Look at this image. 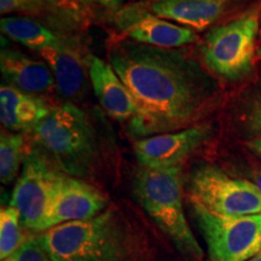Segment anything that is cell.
<instances>
[{"label": "cell", "instance_id": "6da1fadb", "mask_svg": "<svg viewBox=\"0 0 261 261\" xmlns=\"http://www.w3.org/2000/svg\"><path fill=\"white\" fill-rule=\"evenodd\" d=\"M108 58L135 100L133 138L194 126L213 98V81L187 51L121 39L110 45Z\"/></svg>", "mask_w": 261, "mask_h": 261}, {"label": "cell", "instance_id": "7a4b0ae2", "mask_svg": "<svg viewBox=\"0 0 261 261\" xmlns=\"http://www.w3.org/2000/svg\"><path fill=\"white\" fill-rule=\"evenodd\" d=\"M51 261H148L150 242L120 212L108 208L38 234Z\"/></svg>", "mask_w": 261, "mask_h": 261}, {"label": "cell", "instance_id": "3957f363", "mask_svg": "<svg viewBox=\"0 0 261 261\" xmlns=\"http://www.w3.org/2000/svg\"><path fill=\"white\" fill-rule=\"evenodd\" d=\"M133 194L182 255L192 260L203 257L185 215L181 166L156 169L140 166L133 179Z\"/></svg>", "mask_w": 261, "mask_h": 261}, {"label": "cell", "instance_id": "277c9868", "mask_svg": "<svg viewBox=\"0 0 261 261\" xmlns=\"http://www.w3.org/2000/svg\"><path fill=\"white\" fill-rule=\"evenodd\" d=\"M33 133L62 172L80 179L91 175L99 151L92 122L80 108L73 104L52 108Z\"/></svg>", "mask_w": 261, "mask_h": 261}, {"label": "cell", "instance_id": "5b68a950", "mask_svg": "<svg viewBox=\"0 0 261 261\" xmlns=\"http://www.w3.org/2000/svg\"><path fill=\"white\" fill-rule=\"evenodd\" d=\"M257 32L259 16L255 10L212 28L200 44L204 65L225 80L246 77L253 69Z\"/></svg>", "mask_w": 261, "mask_h": 261}, {"label": "cell", "instance_id": "8992f818", "mask_svg": "<svg viewBox=\"0 0 261 261\" xmlns=\"http://www.w3.org/2000/svg\"><path fill=\"white\" fill-rule=\"evenodd\" d=\"M212 261H248L261 250V214L230 217L192 203Z\"/></svg>", "mask_w": 261, "mask_h": 261}, {"label": "cell", "instance_id": "52a82bcc", "mask_svg": "<svg viewBox=\"0 0 261 261\" xmlns=\"http://www.w3.org/2000/svg\"><path fill=\"white\" fill-rule=\"evenodd\" d=\"M190 201L212 213L230 217L261 214V191L255 184L232 178L220 168L202 165L190 177Z\"/></svg>", "mask_w": 261, "mask_h": 261}, {"label": "cell", "instance_id": "ba28073f", "mask_svg": "<svg viewBox=\"0 0 261 261\" xmlns=\"http://www.w3.org/2000/svg\"><path fill=\"white\" fill-rule=\"evenodd\" d=\"M61 172L41 148L29 150L10 203L18 211L27 230L41 233Z\"/></svg>", "mask_w": 261, "mask_h": 261}, {"label": "cell", "instance_id": "9c48e42d", "mask_svg": "<svg viewBox=\"0 0 261 261\" xmlns=\"http://www.w3.org/2000/svg\"><path fill=\"white\" fill-rule=\"evenodd\" d=\"M113 22L130 40L150 46L178 48L197 41L192 29L159 17L142 3L121 6L113 12Z\"/></svg>", "mask_w": 261, "mask_h": 261}, {"label": "cell", "instance_id": "30bf717a", "mask_svg": "<svg viewBox=\"0 0 261 261\" xmlns=\"http://www.w3.org/2000/svg\"><path fill=\"white\" fill-rule=\"evenodd\" d=\"M107 204L106 196L93 185L61 172L41 232L64 223L97 217Z\"/></svg>", "mask_w": 261, "mask_h": 261}, {"label": "cell", "instance_id": "8fae6325", "mask_svg": "<svg viewBox=\"0 0 261 261\" xmlns=\"http://www.w3.org/2000/svg\"><path fill=\"white\" fill-rule=\"evenodd\" d=\"M213 132L208 123H196L177 132L162 133L137 140L135 154L146 168L178 167L210 138Z\"/></svg>", "mask_w": 261, "mask_h": 261}, {"label": "cell", "instance_id": "7c38bea8", "mask_svg": "<svg viewBox=\"0 0 261 261\" xmlns=\"http://www.w3.org/2000/svg\"><path fill=\"white\" fill-rule=\"evenodd\" d=\"M60 35L58 44L39 54L54 74L58 93L65 98H77L86 87L89 55H85L83 44L74 34Z\"/></svg>", "mask_w": 261, "mask_h": 261}, {"label": "cell", "instance_id": "4fadbf2b", "mask_svg": "<svg viewBox=\"0 0 261 261\" xmlns=\"http://www.w3.org/2000/svg\"><path fill=\"white\" fill-rule=\"evenodd\" d=\"M87 69L94 94L106 113L117 121L128 122L136 114L135 100L110 63L89 55Z\"/></svg>", "mask_w": 261, "mask_h": 261}, {"label": "cell", "instance_id": "5bb4252c", "mask_svg": "<svg viewBox=\"0 0 261 261\" xmlns=\"http://www.w3.org/2000/svg\"><path fill=\"white\" fill-rule=\"evenodd\" d=\"M0 69L6 84L24 93L41 97L56 87L54 74L46 63L33 60L16 48H3Z\"/></svg>", "mask_w": 261, "mask_h": 261}, {"label": "cell", "instance_id": "9a60e30c", "mask_svg": "<svg viewBox=\"0 0 261 261\" xmlns=\"http://www.w3.org/2000/svg\"><path fill=\"white\" fill-rule=\"evenodd\" d=\"M232 0H152L148 8L159 17L192 31H204L219 19Z\"/></svg>", "mask_w": 261, "mask_h": 261}, {"label": "cell", "instance_id": "2e32d148", "mask_svg": "<svg viewBox=\"0 0 261 261\" xmlns=\"http://www.w3.org/2000/svg\"><path fill=\"white\" fill-rule=\"evenodd\" d=\"M51 109L42 97L24 93L9 84L2 85L0 120L8 129L33 132Z\"/></svg>", "mask_w": 261, "mask_h": 261}, {"label": "cell", "instance_id": "e0dca14e", "mask_svg": "<svg viewBox=\"0 0 261 261\" xmlns=\"http://www.w3.org/2000/svg\"><path fill=\"white\" fill-rule=\"evenodd\" d=\"M0 29L6 37L38 52H41L46 47L55 46L61 38V33L54 32L37 19L25 16L3 17L0 21Z\"/></svg>", "mask_w": 261, "mask_h": 261}, {"label": "cell", "instance_id": "ac0fdd59", "mask_svg": "<svg viewBox=\"0 0 261 261\" xmlns=\"http://www.w3.org/2000/svg\"><path fill=\"white\" fill-rule=\"evenodd\" d=\"M44 17L61 34H73L87 28L92 22V8L85 0H41Z\"/></svg>", "mask_w": 261, "mask_h": 261}, {"label": "cell", "instance_id": "d6986e66", "mask_svg": "<svg viewBox=\"0 0 261 261\" xmlns=\"http://www.w3.org/2000/svg\"><path fill=\"white\" fill-rule=\"evenodd\" d=\"M27 140L21 133L3 132L0 137V179L3 184H11L27 158Z\"/></svg>", "mask_w": 261, "mask_h": 261}, {"label": "cell", "instance_id": "ffe728a7", "mask_svg": "<svg viewBox=\"0 0 261 261\" xmlns=\"http://www.w3.org/2000/svg\"><path fill=\"white\" fill-rule=\"evenodd\" d=\"M22 220L18 211L12 205L0 211V259L4 261L18 249L27 238L22 232Z\"/></svg>", "mask_w": 261, "mask_h": 261}, {"label": "cell", "instance_id": "44dd1931", "mask_svg": "<svg viewBox=\"0 0 261 261\" xmlns=\"http://www.w3.org/2000/svg\"><path fill=\"white\" fill-rule=\"evenodd\" d=\"M6 261H51L39 236H29Z\"/></svg>", "mask_w": 261, "mask_h": 261}, {"label": "cell", "instance_id": "7402d4cb", "mask_svg": "<svg viewBox=\"0 0 261 261\" xmlns=\"http://www.w3.org/2000/svg\"><path fill=\"white\" fill-rule=\"evenodd\" d=\"M0 12L9 15L12 12H21L34 16H44L45 11L41 6L33 4L28 0H0Z\"/></svg>", "mask_w": 261, "mask_h": 261}, {"label": "cell", "instance_id": "603a6c76", "mask_svg": "<svg viewBox=\"0 0 261 261\" xmlns=\"http://www.w3.org/2000/svg\"><path fill=\"white\" fill-rule=\"evenodd\" d=\"M246 123L250 135L261 138V93L254 98L248 108Z\"/></svg>", "mask_w": 261, "mask_h": 261}, {"label": "cell", "instance_id": "cb8c5ba5", "mask_svg": "<svg viewBox=\"0 0 261 261\" xmlns=\"http://www.w3.org/2000/svg\"><path fill=\"white\" fill-rule=\"evenodd\" d=\"M85 2H86L91 8H93V6H100V8L116 11V10L121 8V5L125 3V0H85Z\"/></svg>", "mask_w": 261, "mask_h": 261}, {"label": "cell", "instance_id": "d4e9b609", "mask_svg": "<svg viewBox=\"0 0 261 261\" xmlns=\"http://www.w3.org/2000/svg\"><path fill=\"white\" fill-rule=\"evenodd\" d=\"M248 146L252 150L253 152H255L256 155H259L261 158V138H256L252 140V142L248 143Z\"/></svg>", "mask_w": 261, "mask_h": 261}, {"label": "cell", "instance_id": "484cf974", "mask_svg": "<svg viewBox=\"0 0 261 261\" xmlns=\"http://www.w3.org/2000/svg\"><path fill=\"white\" fill-rule=\"evenodd\" d=\"M256 56L261 60V14H260V21H259V32H257V38H256Z\"/></svg>", "mask_w": 261, "mask_h": 261}, {"label": "cell", "instance_id": "4316f807", "mask_svg": "<svg viewBox=\"0 0 261 261\" xmlns=\"http://www.w3.org/2000/svg\"><path fill=\"white\" fill-rule=\"evenodd\" d=\"M28 2H31V3H33V4H35V5H39V6H41V8L44 9V11H45L44 4H42V2H41V0H28Z\"/></svg>", "mask_w": 261, "mask_h": 261}, {"label": "cell", "instance_id": "83f0119b", "mask_svg": "<svg viewBox=\"0 0 261 261\" xmlns=\"http://www.w3.org/2000/svg\"><path fill=\"white\" fill-rule=\"evenodd\" d=\"M254 184H255L256 187L260 189V191H261V174H259V175H257V177L255 178V182H254Z\"/></svg>", "mask_w": 261, "mask_h": 261}, {"label": "cell", "instance_id": "f1b7e54d", "mask_svg": "<svg viewBox=\"0 0 261 261\" xmlns=\"http://www.w3.org/2000/svg\"><path fill=\"white\" fill-rule=\"evenodd\" d=\"M248 261H261V250H260L259 253L256 254L255 256H253L252 259H249V260H248Z\"/></svg>", "mask_w": 261, "mask_h": 261}, {"label": "cell", "instance_id": "f546056e", "mask_svg": "<svg viewBox=\"0 0 261 261\" xmlns=\"http://www.w3.org/2000/svg\"><path fill=\"white\" fill-rule=\"evenodd\" d=\"M4 261H6V260H4Z\"/></svg>", "mask_w": 261, "mask_h": 261}]
</instances>
